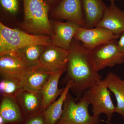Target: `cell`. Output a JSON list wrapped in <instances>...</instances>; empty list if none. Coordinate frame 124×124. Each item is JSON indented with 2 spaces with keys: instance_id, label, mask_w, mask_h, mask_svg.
I'll return each instance as SVG.
<instances>
[{
  "instance_id": "6da1fadb",
  "label": "cell",
  "mask_w": 124,
  "mask_h": 124,
  "mask_svg": "<svg viewBox=\"0 0 124 124\" xmlns=\"http://www.w3.org/2000/svg\"><path fill=\"white\" fill-rule=\"evenodd\" d=\"M74 39L69 51L67 77L72 81L71 89L81 98L85 91L102 80V76L94 66L90 50Z\"/></svg>"
},
{
  "instance_id": "7a4b0ae2",
  "label": "cell",
  "mask_w": 124,
  "mask_h": 124,
  "mask_svg": "<svg viewBox=\"0 0 124 124\" xmlns=\"http://www.w3.org/2000/svg\"><path fill=\"white\" fill-rule=\"evenodd\" d=\"M23 28L34 34L53 35V28L48 16L49 7L45 0H23Z\"/></svg>"
},
{
  "instance_id": "3957f363",
  "label": "cell",
  "mask_w": 124,
  "mask_h": 124,
  "mask_svg": "<svg viewBox=\"0 0 124 124\" xmlns=\"http://www.w3.org/2000/svg\"><path fill=\"white\" fill-rule=\"evenodd\" d=\"M51 44V38L48 36L30 35L0 23V54L11 53L32 45L47 46Z\"/></svg>"
},
{
  "instance_id": "277c9868",
  "label": "cell",
  "mask_w": 124,
  "mask_h": 124,
  "mask_svg": "<svg viewBox=\"0 0 124 124\" xmlns=\"http://www.w3.org/2000/svg\"><path fill=\"white\" fill-rule=\"evenodd\" d=\"M89 102L83 94L76 102L68 93L63 106L62 114L56 124H100V116L91 115L89 112Z\"/></svg>"
},
{
  "instance_id": "5b68a950",
  "label": "cell",
  "mask_w": 124,
  "mask_h": 124,
  "mask_svg": "<svg viewBox=\"0 0 124 124\" xmlns=\"http://www.w3.org/2000/svg\"><path fill=\"white\" fill-rule=\"evenodd\" d=\"M85 94L92 106L93 115L100 116L101 114L107 116L108 122L110 121L116 113V106L111 98L110 91L103 80L99 81L85 91Z\"/></svg>"
},
{
  "instance_id": "8992f818",
  "label": "cell",
  "mask_w": 124,
  "mask_h": 124,
  "mask_svg": "<svg viewBox=\"0 0 124 124\" xmlns=\"http://www.w3.org/2000/svg\"><path fill=\"white\" fill-rule=\"evenodd\" d=\"M90 50L94 64L99 71L124 62V54L119 48L117 40L103 43Z\"/></svg>"
},
{
  "instance_id": "52a82bcc",
  "label": "cell",
  "mask_w": 124,
  "mask_h": 124,
  "mask_svg": "<svg viewBox=\"0 0 124 124\" xmlns=\"http://www.w3.org/2000/svg\"><path fill=\"white\" fill-rule=\"evenodd\" d=\"M120 36L100 27L86 28L80 27L74 38L82 42L86 48L91 50L103 43L119 39Z\"/></svg>"
},
{
  "instance_id": "ba28073f",
  "label": "cell",
  "mask_w": 124,
  "mask_h": 124,
  "mask_svg": "<svg viewBox=\"0 0 124 124\" xmlns=\"http://www.w3.org/2000/svg\"><path fill=\"white\" fill-rule=\"evenodd\" d=\"M69 51L53 44L46 46L40 58L41 66L54 73L67 70Z\"/></svg>"
},
{
  "instance_id": "9c48e42d",
  "label": "cell",
  "mask_w": 124,
  "mask_h": 124,
  "mask_svg": "<svg viewBox=\"0 0 124 124\" xmlns=\"http://www.w3.org/2000/svg\"><path fill=\"white\" fill-rule=\"evenodd\" d=\"M53 73L41 66L28 68L13 76L18 79L24 90L40 93L43 87Z\"/></svg>"
},
{
  "instance_id": "30bf717a",
  "label": "cell",
  "mask_w": 124,
  "mask_h": 124,
  "mask_svg": "<svg viewBox=\"0 0 124 124\" xmlns=\"http://www.w3.org/2000/svg\"><path fill=\"white\" fill-rule=\"evenodd\" d=\"M51 23L54 31L51 37L52 44L69 51L77 31L80 26L70 21L63 23L53 20Z\"/></svg>"
},
{
  "instance_id": "8fae6325",
  "label": "cell",
  "mask_w": 124,
  "mask_h": 124,
  "mask_svg": "<svg viewBox=\"0 0 124 124\" xmlns=\"http://www.w3.org/2000/svg\"><path fill=\"white\" fill-rule=\"evenodd\" d=\"M81 0H62L54 11V17L75 23L85 27Z\"/></svg>"
},
{
  "instance_id": "7c38bea8",
  "label": "cell",
  "mask_w": 124,
  "mask_h": 124,
  "mask_svg": "<svg viewBox=\"0 0 124 124\" xmlns=\"http://www.w3.org/2000/svg\"><path fill=\"white\" fill-rule=\"evenodd\" d=\"M96 27L103 28L120 35L124 32V10L117 7L115 3H110Z\"/></svg>"
},
{
  "instance_id": "4fadbf2b",
  "label": "cell",
  "mask_w": 124,
  "mask_h": 124,
  "mask_svg": "<svg viewBox=\"0 0 124 124\" xmlns=\"http://www.w3.org/2000/svg\"><path fill=\"white\" fill-rule=\"evenodd\" d=\"M24 119L42 113V98L40 93L24 90L15 98Z\"/></svg>"
},
{
  "instance_id": "5bb4252c",
  "label": "cell",
  "mask_w": 124,
  "mask_h": 124,
  "mask_svg": "<svg viewBox=\"0 0 124 124\" xmlns=\"http://www.w3.org/2000/svg\"><path fill=\"white\" fill-rule=\"evenodd\" d=\"M86 28L95 27L102 19L107 6L102 0H81Z\"/></svg>"
},
{
  "instance_id": "9a60e30c",
  "label": "cell",
  "mask_w": 124,
  "mask_h": 124,
  "mask_svg": "<svg viewBox=\"0 0 124 124\" xmlns=\"http://www.w3.org/2000/svg\"><path fill=\"white\" fill-rule=\"evenodd\" d=\"M0 116L7 124H21L24 117L15 99L2 97L0 104Z\"/></svg>"
},
{
  "instance_id": "2e32d148",
  "label": "cell",
  "mask_w": 124,
  "mask_h": 124,
  "mask_svg": "<svg viewBox=\"0 0 124 124\" xmlns=\"http://www.w3.org/2000/svg\"><path fill=\"white\" fill-rule=\"evenodd\" d=\"M103 80L115 97L117 103L116 113L120 115L124 119V80L110 72Z\"/></svg>"
},
{
  "instance_id": "e0dca14e",
  "label": "cell",
  "mask_w": 124,
  "mask_h": 124,
  "mask_svg": "<svg viewBox=\"0 0 124 124\" xmlns=\"http://www.w3.org/2000/svg\"><path fill=\"white\" fill-rule=\"evenodd\" d=\"M72 86V81L68 80L63 92L58 99L49 105L42 112L47 124H56L60 119L62 114L64 102Z\"/></svg>"
},
{
  "instance_id": "ac0fdd59",
  "label": "cell",
  "mask_w": 124,
  "mask_h": 124,
  "mask_svg": "<svg viewBox=\"0 0 124 124\" xmlns=\"http://www.w3.org/2000/svg\"><path fill=\"white\" fill-rule=\"evenodd\" d=\"M64 72L60 71L53 73L41 91L42 98V112L63 92L64 88H59L58 84L60 77Z\"/></svg>"
},
{
  "instance_id": "d6986e66",
  "label": "cell",
  "mask_w": 124,
  "mask_h": 124,
  "mask_svg": "<svg viewBox=\"0 0 124 124\" xmlns=\"http://www.w3.org/2000/svg\"><path fill=\"white\" fill-rule=\"evenodd\" d=\"M45 46L32 45L19 49L10 54L17 57L27 67H38L41 66L40 58Z\"/></svg>"
},
{
  "instance_id": "ffe728a7",
  "label": "cell",
  "mask_w": 124,
  "mask_h": 124,
  "mask_svg": "<svg viewBox=\"0 0 124 124\" xmlns=\"http://www.w3.org/2000/svg\"><path fill=\"white\" fill-rule=\"evenodd\" d=\"M28 68L17 57L12 54H0V76H13Z\"/></svg>"
},
{
  "instance_id": "44dd1931",
  "label": "cell",
  "mask_w": 124,
  "mask_h": 124,
  "mask_svg": "<svg viewBox=\"0 0 124 124\" xmlns=\"http://www.w3.org/2000/svg\"><path fill=\"white\" fill-rule=\"evenodd\" d=\"M24 89L20 81L13 77L1 76L0 92L2 97L15 99Z\"/></svg>"
},
{
  "instance_id": "7402d4cb",
  "label": "cell",
  "mask_w": 124,
  "mask_h": 124,
  "mask_svg": "<svg viewBox=\"0 0 124 124\" xmlns=\"http://www.w3.org/2000/svg\"><path fill=\"white\" fill-rule=\"evenodd\" d=\"M1 5L6 11L10 13L15 14L19 9L18 0H0Z\"/></svg>"
},
{
  "instance_id": "603a6c76",
  "label": "cell",
  "mask_w": 124,
  "mask_h": 124,
  "mask_svg": "<svg viewBox=\"0 0 124 124\" xmlns=\"http://www.w3.org/2000/svg\"><path fill=\"white\" fill-rule=\"evenodd\" d=\"M21 124H47L42 113L25 118Z\"/></svg>"
},
{
  "instance_id": "cb8c5ba5",
  "label": "cell",
  "mask_w": 124,
  "mask_h": 124,
  "mask_svg": "<svg viewBox=\"0 0 124 124\" xmlns=\"http://www.w3.org/2000/svg\"><path fill=\"white\" fill-rule=\"evenodd\" d=\"M117 40V44L120 49L124 54V32L121 34Z\"/></svg>"
},
{
  "instance_id": "d4e9b609",
  "label": "cell",
  "mask_w": 124,
  "mask_h": 124,
  "mask_svg": "<svg viewBox=\"0 0 124 124\" xmlns=\"http://www.w3.org/2000/svg\"><path fill=\"white\" fill-rule=\"evenodd\" d=\"M121 0H109L110 3H115V2L116 1H120Z\"/></svg>"
},
{
  "instance_id": "484cf974",
  "label": "cell",
  "mask_w": 124,
  "mask_h": 124,
  "mask_svg": "<svg viewBox=\"0 0 124 124\" xmlns=\"http://www.w3.org/2000/svg\"><path fill=\"white\" fill-rule=\"evenodd\" d=\"M49 1H50V2H53V1H54L56 0H47Z\"/></svg>"
},
{
  "instance_id": "4316f807",
  "label": "cell",
  "mask_w": 124,
  "mask_h": 124,
  "mask_svg": "<svg viewBox=\"0 0 124 124\" xmlns=\"http://www.w3.org/2000/svg\"><path fill=\"white\" fill-rule=\"evenodd\" d=\"M108 122V123L109 124H110V123H109V122Z\"/></svg>"
}]
</instances>
